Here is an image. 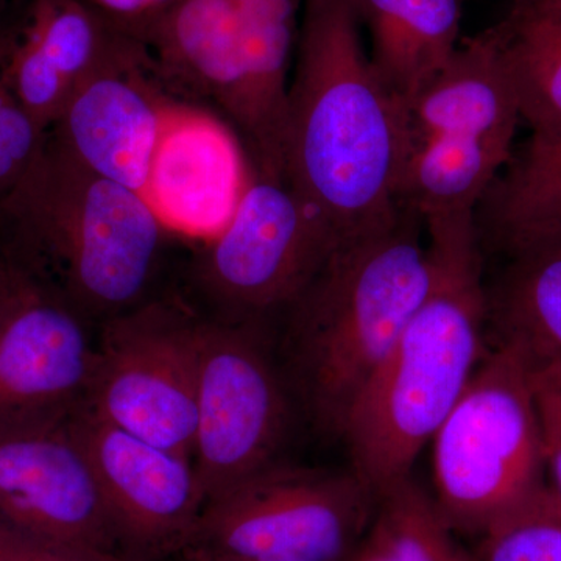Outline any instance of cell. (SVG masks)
Here are the masks:
<instances>
[{"instance_id":"5","label":"cell","mask_w":561,"mask_h":561,"mask_svg":"<svg viewBox=\"0 0 561 561\" xmlns=\"http://www.w3.org/2000/svg\"><path fill=\"white\" fill-rule=\"evenodd\" d=\"M434 505L454 534L481 535L545 483L534 367L496 342L432 437Z\"/></svg>"},{"instance_id":"14","label":"cell","mask_w":561,"mask_h":561,"mask_svg":"<svg viewBox=\"0 0 561 561\" xmlns=\"http://www.w3.org/2000/svg\"><path fill=\"white\" fill-rule=\"evenodd\" d=\"M131 38L142 44L162 84L224 121L249 160L256 124L232 0H175Z\"/></svg>"},{"instance_id":"13","label":"cell","mask_w":561,"mask_h":561,"mask_svg":"<svg viewBox=\"0 0 561 561\" xmlns=\"http://www.w3.org/2000/svg\"><path fill=\"white\" fill-rule=\"evenodd\" d=\"M176 101L142 44L117 31L49 131L91 171L140 197Z\"/></svg>"},{"instance_id":"25","label":"cell","mask_w":561,"mask_h":561,"mask_svg":"<svg viewBox=\"0 0 561 561\" xmlns=\"http://www.w3.org/2000/svg\"><path fill=\"white\" fill-rule=\"evenodd\" d=\"M478 537L471 561H561V500L545 482Z\"/></svg>"},{"instance_id":"30","label":"cell","mask_w":561,"mask_h":561,"mask_svg":"<svg viewBox=\"0 0 561 561\" xmlns=\"http://www.w3.org/2000/svg\"><path fill=\"white\" fill-rule=\"evenodd\" d=\"M345 561H391L389 551L375 529L368 531L365 540Z\"/></svg>"},{"instance_id":"24","label":"cell","mask_w":561,"mask_h":561,"mask_svg":"<svg viewBox=\"0 0 561 561\" xmlns=\"http://www.w3.org/2000/svg\"><path fill=\"white\" fill-rule=\"evenodd\" d=\"M373 529L391 561H471L443 523L432 497L412 478L379 500Z\"/></svg>"},{"instance_id":"22","label":"cell","mask_w":561,"mask_h":561,"mask_svg":"<svg viewBox=\"0 0 561 561\" xmlns=\"http://www.w3.org/2000/svg\"><path fill=\"white\" fill-rule=\"evenodd\" d=\"M531 131L561 127V0H516L489 28Z\"/></svg>"},{"instance_id":"20","label":"cell","mask_w":561,"mask_h":561,"mask_svg":"<svg viewBox=\"0 0 561 561\" xmlns=\"http://www.w3.org/2000/svg\"><path fill=\"white\" fill-rule=\"evenodd\" d=\"M301 2L305 0H232L256 124V142L247 165L265 179L284 181V121Z\"/></svg>"},{"instance_id":"29","label":"cell","mask_w":561,"mask_h":561,"mask_svg":"<svg viewBox=\"0 0 561 561\" xmlns=\"http://www.w3.org/2000/svg\"><path fill=\"white\" fill-rule=\"evenodd\" d=\"M111 27L133 36L175 0H87Z\"/></svg>"},{"instance_id":"6","label":"cell","mask_w":561,"mask_h":561,"mask_svg":"<svg viewBox=\"0 0 561 561\" xmlns=\"http://www.w3.org/2000/svg\"><path fill=\"white\" fill-rule=\"evenodd\" d=\"M378 504L351 468L276 461L209 502L181 553L184 561H345Z\"/></svg>"},{"instance_id":"1","label":"cell","mask_w":561,"mask_h":561,"mask_svg":"<svg viewBox=\"0 0 561 561\" xmlns=\"http://www.w3.org/2000/svg\"><path fill=\"white\" fill-rule=\"evenodd\" d=\"M416 146L408 105L365 50L353 0H305L287 91L284 183L335 249L397 220Z\"/></svg>"},{"instance_id":"17","label":"cell","mask_w":561,"mask_h":561,"mask_svg":"<svg viewBox=\"0 0 561 561\" xmlns=\"http://www.w3.org/2000/svg\"><path fill=\"white\" fill-rule=\"evenodd\" d=\"M409 113L419 142L434 136H460L513 149L522 116L489 28L460 39Z\"/></svg>"},{"instance_id":"23","label":"cell","mask_w":561,"mask_h":561,"mask_svg":"<svg viewBox=\"0 0 561 561\" xmlns=\"http://www.w3.org/2000/svg\"><path fill=\"white\" fill-rule=\"evenodd\" d=\"M511 261L489 291L497 342L516 346L534 367L561 365V241Z\"/></svg>"},{"instance_id":"4","label":"cell","mask_w":561,"mask_h":561,"mask_svg":"<svg viewBox=\"0 0 561 561\" xmlns=\"http://www.w3.org/2000/svg\"><path fill=\"white\" fill-rule=\"evenodd\" d=\"M416 210L342 243L286 309L295 368L313 419L341 437L354 402L389 356L432 279Z\"/></svg>"},{"instance_id":"7","label":"cell","mask_w":561,"mask_h":561,"mask_svg":"<svg viewBox=\"0 0 561 561\" xmlns=\"http://www.w3.org/2000/svg\"><path fill=\"white\" fill-rule=\"evenodd\" d=\"M191 247L192 295L209 317L230 321H261L286 311L335 249L284 181L250 171L228 224Z\"/></svg>"},{"instance_id":"21","label":"cell","mask_w":561,"mask_h":561,"mask_svg":"<svg viewBox=\"0 0 561 561\" xmlns=\"http://www.w3.org/2000/svg\"><path fill=\"white\" fill-rule=\"evenodd\" d=\"M512 154L508 147L460 136L420 140L402 180L401 203L423 225L471 219Z\"/></svg>"},{"instance_id":"15","label":"cell","mask_w":561,"mask_h":561,"mask_svg":"<svg viewBox=\"0 0 561 561\" xmlns=\"http://www.w3.org/2000/svg\"><path fill=\"white\" fill-rule=\"evenodd\" d=\"M249 181L241 144L201 106L173 103L140 198L187 242L213 238L228 224Z\"/></svg>"},{"instance_id":"12","label":"cell","mask_w":561,"mask_h":561,"mask_svg":"<svg viewBox=\"0 0 561 561\" xmlns=\"http://www.w3.org/2000/svg\"><path fill=\"white\" fill-rule=\"evenodd\" d=\"M72 423L128 559L181 553L206 507L192 456L119 430L83 404L72 412Z\"/></svg>"},{"instance_id":"27","label":"cell","mask_w":561,"mask_h":561,"mask_svg":"<svg viewBox=\"0 0 561 561\" xmlns=\"http://www.w3.org/2000/svg\"><path fill=\"white\" fill-rule=\"evenodd\" d=\"M535 397L540 415L548 483L561 500V365L534 367Z\"/></svg>"},{"instance_id":"3","label":"cell","mask_w":561,"mask_h":561,"mask_svg":"<svg viewBox=\"0 0 561 561\" xmlns=\"http://www.w3.org/2000/svg\"><path fill=\"white\" fill-rule=\"evenodd\" d=\"M169 231L136 192L91 171L47 131L16 190L0 203V256L102 324L161 295Z\"/></svg>"},{"instance_id":"16","label":"cell","mask_w":561,"mask_h":561,"mask_svg":"<svg viewBox=\"0 0 561 561\" xmlns=\"http://www.w3.org/2000/svg\"><path fill=\"white\" fill-rule=\"evenodd\" d=\"M116 33L87 0H31L20 27L0 32L3 79L39 128L57 124Z\"/></svg>"},{"instance_id":"28","label":"cell","mask_w":561,"mask_h":561,"mask_svg":"<svg viewBox=\"0 0 561 561\" xmlns=\"http://www.w3.org/2000/svg\"><path fill=\"white\" fill-rule=\"evenodd\" d=\"M0 561H130L114 553L36 537L0 523Z\"/></svg>"},{"instance_id":"2","label":"cell","mask_w":561,"mask_h":561,"mask_svg":"<svg viewBox=\"0 0 561 561\" xmlns=\"http://www.w3.org/2000/svg\"><path fill=\"white\" fill-rule=\"evenodd\" d=\"M432 279L426 297L348 413L341 437L350 468L378 501L411 479L485 356L489 290L476 219L424 225Z\"/></svg>"},{"instance_id":"18","label":"cell","mask_w":561,"mask_h":561,"mask_svg":"<svg viewBox=\"0 0 561 561\" xmlns=\"http://www.w3.org/2000/svg\"><path fill=\"white\" fill-rule=\"evenodd\" d=\"M481 245L508 257L561 241V127L531 131L476 213Z\"/></svg>"},{"instance_id":"19","label":"cell","mask_w":561,"mask_h":561,"mask_svg":"<svg viewBox=\"0 0 561 561\" xmlns=\"http://www.w3.org/2000/svg\"><path fill=\"white\" fill-rule=\"evenodd\" d=\"M370 35L379 79L405 105L453 57L460 43L461 0H353Z\"/></svg>"},{"instance_id":"8","label":"cell","mask_w":561,"mask_h":561,"mask_svg":"<svg viewBox=\"0 0 561 561\" xmlns=\"http://www.w3.org/2000/svg\"><path fill=\"white\" fill-rule=\"evenodd\" d=\"M202 324V313L179 291L103 323L83 408L192 456Z\"/></svg>"},{"instance_id":"11","label":"cell","mask_w":561,"mask_h":561,"mask_svg":"<svg viewBox=\"0 0 561 561\" xmlns=\"http://www.w3.org/2000/svg\"><path fill=\"white\" fill-rule=\"evenodd\" d=\"M0 523L130 560L72 412L0 423Z\"/></svg>"},{"instance_id":"10","label":"cell","mask_w":561,"mask_h":561,"mask_svg":"<svg viewBox=\"0 0 561 561\" xmlns=\"http://www.w3.org/2000/svg\"><path fill=\"white\" fill-rule=\"evenodd\" d=\"M91 324L49 283L0 256V423L83 404L98 356Z\"/></svg>"},{"instance_id":"26","label":"cell","mask_w":561,"mask_h":561,"mask_svg":"<svg viewBox=\"0 0 561 561\" xmlns=\"http://www.w3.org/2000/svg\"><path fill=\"white\" fill-rule=\"evenodd\" d=\"M46 136L16 101L0 69V203L31 171Z\"/></svg>"},{"instance_id":"9","label":"cell","mask_w":561,"mask_h":561,"mask_svg":"<svg viewBox=\"0 0 561 561\" xmlns=\"http://www.w3.org/2000/svg\"><path fill=\"white\" fill-rule=\"evenodd\" d=\"M260 321L203 317L192 460L206 505L278 461L289 400Z\"/></svg>"}]
</instances>
